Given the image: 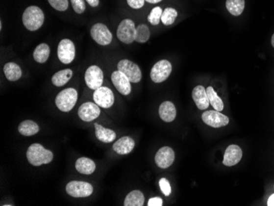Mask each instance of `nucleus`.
I'll use <instances>...</instances> for the list:
<instances>
[{
    "instance_id": "obj_11",
    "label": "nucleus",
    "mask_w": 274,
    "mask_h": 206,
    "mask_svg": "<svg viewBox=\"0 0 274 206\" xmlns=\"http://www.w3.org/2000/svg\"><path fill=\"white\" fill-rule=\"evenodd\" d=\"M202 120L205 124L219 129L222 127L226 126L229 123V118L226 115L220 113L219 111L209 110L204 112L202 114Z\"/></svg>"
},
{
    "instance_id": "obj_26",
    "label": "nucleus",
    "mask_w": 274,
    "mask_h": 206,
    "mask_svg": "<svg viewBox=\"0 0 274 206\" xmlns=\"http://www.w3.org/2000/svg\"><path fill=\"white\" fill-rule=\"evenodd\" d=\"M145 203V197L141 191H131L124 201L125 206H142Z\"/></svg>"
},
{
    "instance_id": "obj_37",
    "label": "nucleus",
    "mask_w": 274,
    "mask_h": 206,
    "mask_svg": "<svg viewBox=\"0 0 274 206\" xmlns=\"http://www.w3.org/2000/svg\"><path fill=\"white\" fill-rule=\"evenodd\" d=\"M86 2L93 8L98 7L99 3H100V0H86Z\"/></svg>"
},
{
    "instance_id": "obj_29",
    "label": "nucleus",
    "mask_w": 274,
    "mask_h": 206,
    "mask_svg": "<svg viewBox=\"0 0 274 206\" xmlns=\"http://www.w3.org/2000/svg\"><path fill=\"white\" fill-rule=\"evenodd\" d=\"M150 37V31L148 26L146 24H140L136 27V41L138 43H146Z\"/></svg>"
},
{
    "instance_id": "obj_3",
    "label": "nucleus",
    "mask_w": 274,
    "mask_h": 206,
    "mask_svg": "<svg viewBox=\"0 0 274 206\" xmlns=\"http://www.w3.org/2000/svg\"><path fill=\"white\" fill-rule=\"evenodd\" d=\"M78 99V93L74 88L64 89L56 96L55 103L58 109L63 112H69L75 106Z\"/></svg>"
},
{
    "instance_id": "obj_23",
    "label": "nucleus",
    "mask_w": 274,
    "mask_h": 206,
    "mask_svg": "<svg viewBox=\"0 0 274 206\" xmlns=\"http://www.w3.org/2000/svg\"><path fill=\"white\" fill-rule=\"evenodd\" d=\"M40 128L38 124L31 120H25L18 126V131L23 136H31L39 132Z\"/></svg>"
},
{
    "instance_id": "obj_30",
    "label": "nucleus",
    "mask_w": 274,
    "mask_h": 206,
    "mask_svg": "<svg viewBox=\"0 0 274 206\" xmlns=\"http://www.w3.org/2000/svg\"><path fill=\"white\" fill-rule=\"evenodd\" d=\"M177 18V12L173 8H167L164 9L162 14L161 22L165 26H170L174 24Z\"/></svg>"
},
{
    "instance_id": "obj_28",
    "label": "nucleus",
    "mask_w": 274,
    "mask_h": 206,
    "mask_svg": "<svg viewBox=\"0 0 274 206\" xmlns=\"http://www.w3.org/2000/svg\"><path fill=\"white\" fill-rule=\"evenodd\" d=\"M207 95L209 97V103L214 107V109L221 112L224 109V102L222 99L218 96V94L215 92L214 88L212 86H208L206 89Z\"/></svg>"
},
{
    "instance_id": "obj_31",
    "label": "nucleus",
    "mask_w": 274,
    "mask_h": 206,
    "mask_svg": "<svg viewBox=\"0 0 274 206\" xmlns=\"http://www.w3.org/2000/svg\"><path fill=\"white\" fill-rule=\"evenodd\" d=\"M163 10L160 7H156L151 10L150 13L148 16V21L152 25H159V23L161 21Z\"/></svg>"
},
{
    "instance_id": "obj_33",
    "label": "nucleus",
    "mask_w": 274,
    "mask_h": 206,
    "mask_svg": "<svg viewBox=\"0 0 274 206\" xmlns=\"http://www.w3.org/2000/svg\"><path fill=\"white\" fill-rule=\"evenodd\" d=\"M73 9L78 14H81L86 10V3L84 0H71Z\"/></svg>"
},
{
    "instance_id": "obj_25",
    "label": "nucleus",
    "mask_w": 274,
    "mask_h": 206,
    "mask_svg": "<svg viewBox=\"0 0 274 206\" xmlns=\"http://www.w3.org/2000/svg\"><path fill=\"white\" fill-rule=\"evenodd\" d=\"M50 53V46L46 43H42L35 48L33 53V57L35 62L39 63H45L48 60Z\"/></svg>"
},
{
    "instance_id": "obj_39",
    "label": "nucleus",
    "mask_w": 274,
    "mask_h": 206,
    "mask_svg": "<svg viewBox=\"0 0 274 206\" xmlns=\"http://www.w3.org/2000/svg\"><path fill=\"white\" fill-rule=\"evenodd\" d=\"M146 1L149 3H159L162 0H146Z\"/></svg>"
},
{
    "instance_id": "obj_18",
    "label": "nucleus",
    "mask_w": 274,
    "mask_h": 206,
    "mask_svg": "<svg viewBox=\"0 0 274 206\" xmlns=\"http://www.w3.org/2000/svg\"><path fill=\"white\" fill-rule=\"evenodd\" d=\"M135 147V141L130 136H124L113 144V151L119 154H127L131 153Z\"/></svg>"
},
{
    "instance_id": "obj_19",
    "label": "nucleus",
    "mask_w": 274,
    "mask_h": 206,
    "mask_svg": "<svg viewBox=\"0 0 274 206\" xmlns=\"http://www.w3.org/2000/svg\"><path fill=\"white\" fill-rule=\"evenodd\" d=\"M159 113L162 120L166 123H171L176 118V107L170 101H165L159 106Z\"/></svg>"
},
{
    "instance_id": "obj_10",
    "label": "nucleus",
    "mask_w": 274,
    "mask_h": 206,
    "mask_svg": "<svg viewBox=\"0 0 274 206\" xmlns=\"http://www.w3.org/2000/svg\"><path fill=\"white\" fill-rule=\"evenodd\" d=\"M85 80L89 88L96 91L103 84V73L98 66L89 67L85 74Z\"/></svg>"
},
{
    "instance_id": "obj_2",
    "label": "nucleus",
    "mask_w": 274,
    "mask_h": 206,
    "mask_svg": "<svg viewBox=\"0 0 274 206\" xmlns=\"http://www.w3.org/2000/svg\"><path fill=\"white\" fill-rule=\"evenodd\" d=\"M44 21V12L37 6H30L23 13V25L30 31H35L40 29L43 25Z\"/></svg>"
},
{
    "instance_id": "obj_40",
    "label": "nucleus",
    "mask_w": 274,
    "mask_h": 206,
    "mask_svg": "<svg viewBox=\"0 0 274 206\" xmlns=\"http://www.w3.org/2000/svg\"><path fill=\"white\" fill-rule=\"evenodd\" d=\"M271 43L272 46H273V47L274 48V34L273 35V36H272Z\"/></svg>"
},
{
    "instance_id": "obj_6",
    "label": "nucleus",
    "mask_w": 274,
    "mask_h": 206,
    "mask_svg": "<svg viewBox=\"0 0 274 206\" xmlns=\"http://www.w3.org/2000/svg\"><path fill=\"white\" fill-rule=\"evenodd\" d=\"M118 70L124 73L127 77L131 82L138 83L142 77L141 68L136 63L128 60L123 59L118 63Z\"/></svg>"
},
{
    "instance_id": "obj_15",
    "label": "nucleus",
    "mask_w": 274,
    "mask_h": 206,
    "mask_svg": "<svg viewBox=\"0 0 274 206\" xmlns=\"http://www.w3.org/2000/svg\"><path fill=\"white\" fill-rule=\"evenodd\" d=\"M174 158L175 153L174 150L169 146H164L156 153L155 163L160 169H168L174 163Z\"/></svg>"
},
{
    "instance_id": "obj_8",
    "label": "nucleus",
    "mask_w": 274,
    "mask_h": 206,
    "mask_svg": "<svg viewBox=\"0 0 274 206\" xmlns=\"http://www.w3.org/2000/svg\"><path fill=\"white\" fill-rule=\"evenodd\" d=\"M91 37L100 46H108L112 42L113 35L107 26L103 23H96L91 27Z\"/></svg>"
},
{
    "instance_id": "obj_32",
    "label": "nucleus",
    "mask_w": 274,
    "mask_h": 206,
    "mask_svg": "<svg viewBox=\"0 0 274 206\" xmlns=\"http://www.w3.org/2000/svg\"><path fill=\"white\" fill-rule=\"evenodd\" d=\"M52 8L59 12H64L68 8V0H48Z\"/></svg>"
},
{
    "instance_id": "obj_38",
    "label": "nucleus",
    "mask_w": 274,
    "mask_h": 206,
    "mask_svg": "<svg viewBox=\"0 0 274 206\" xmlns=\"http://www.w3.org/2000/svg\"><path fill=\"white\" fill-rule=\"evenodd\" d=\"M267 205H268V206H274V194H273L269 197L268 202H267Z\"/></svg>"
},
{
    "instance_id": "obj_9",
    "label": "nucleus",
    "mask_w": 274,
    "mask_h": 206,
    "mask_svg": "<svg viewBox=\"0 0 274 206\" xmlns=\"http://www.w3.org/2000/svg\"><path fill=\"white\" fill-rule=\"evenodd\" d=\"M75 56V48L73 41L68 39L61 40L58 46V59L64 64H69L74 60Z\"/></svg>"
},
{
    "instance_id": "obj_22",
    "label": "nucleus",
    "mask_w": 274,
    "mask_h": 206,
    "mask_svg": "<svg viewBox=\"0 0 274 206\" xmlns=\"http://www.w3.org/2000/svg\"><path fill=\"white\" fill-rule=\"evenodd\" d=\"M3 73L6 78L10 81L19 80L23 75L20 67L17 63H12V62L6 63L3 67Z\"/></svg>"
},
{
    "instance_id": "obj_21",
    "label": "nucleus",
    "mask_w": 274,
    "mask_h": 206,
    "mask_svg": "<svg viewBox=\"0 0 274 206\" xmlns=\"http://www.w3.org/2000/svg\"><path fill=\"white\" fill-rule=\"evenodd\" d=\"M96 129V136L99 141L103 143H110L116 139V133L111 129H105L100 124H95Z\"/></svg>"
},
{
    "instance_id": "obj_24",
    "label": "nucleus",
    "mask_w": 274,
    "mask_h": 206,
    "mask_svg": "<svg viewBox=\"0 0 274 206\" xmlns=\"http://www.w3.org/2000/svg\"><path fill=\"white\" fill-rule=\"evenodd\" d=\"M73 71L71 69H63L56 73L52 77V83L55 86L61 87L68 83L73 77Z\"/></svg>"
},
{
    "instance_id": "obj_12",
    "label": "nucleus",
    "mask_w": 274,
    "mask_h": 206,
    "mask_svg": "<svg viewBox=\"0 0 274 206\" xmlns=\"http://www.w3.org/2000/svg\"><path fill=\"white\" fill-rule=\"evenodd\" d=\"M94 101L99 106L103 108H110L114 103V95L111 89L101 86L95 91Z\"/></svg>"
},
{
    "instance_id": "obj_36",
    "label": "nucleus",
    "mask_w": 274,
    "mask_h": 206,
    "mask_svg": "<svg viewBox=\"0 0 274 206\" xmlns=\"http://www.w3.org/2000/svg\"><path fill=\"white\" fill-rule=\"evenodd\" d=\"M149 206H163V200L159 197H153L150 199L148 202Z\"/></svg>"
},
{
    "instance_id": "obj_13",
    "label": "nucleus",
    "mask_w": 274,
    "mask_h": 206,
    "mask_svg": "<svg viewBox=\"0 0 274 206\" xmlns=\"http://www.w3.org/2000/svg\"><path fill=\"white\" fill-rule=\"evenodd\" d=\"M100 115V108L97 103L86 102L78 109V116L84 122H91Z\"/></svg>"
},
{
    "instance_id": "obj_34",
    "label": "nucleus",
    "mask_w": 274,
    "mask_h": 206,
    "mask_svg": "<svg viewBox=\"0 0 274 206\" xmlns=\"http://www.w3.org/2000/svg\"><path fill=\"white\" fill-rule=\"evenodd\" d=\"M159 186H160V189H161L162 192L164 193V196H169L171 195V186H170V183L168 181V179H164V178L160 179Z\"/></svg>"
},
{
    "instance_id": "obj_35",
    "label": "nucleus",
    "mask_w": 274,
    "mask_h": 206,
    "mask_svg": "<svg viewBox=\"0 0 274 206\" xmlns=\"http://www.w3.org/2000/svg\"><path fill=\"white\" fill-rule=\"evenodd\" d=\"M127 4L134 9H139L145 5L146 0H126Z\"/></svg>"
},
{
    "instance_id": "obj_7",
    "label": "nucleus",
    "mask_w": 274,
    "mask_h": 206,
    "mask_svg": "<svg viewBox=\"0 0 274 206\" xmlns=\"http://www.w3.org/2000/svg\"><path fill=\"white\" fill-rule=\"evenodd\" d=\"M172 73V64L169 61L160 60L151 69L150 77L153 82L161 83L169 77Z\"/></svg>"
},
{
    "instance_id": "obj_16",
    "label": "nucleus",
    "mask_w": 274,
    "mask_h": 206,
    "mask_svg": "<svg viewBox=\"0 0 274 206\" xmlns=\"http://www.w3.org/2000/svg\"><path fill=\"white\" fill-rule=\"evenodd\" d=\"M242 158V149L237 145H231L226 148L224 154V164L231 167L239 163Z\"/></svg>"
},
{
    "instance_id": "obj_4",
    "label": "nucleus",
    "mask_w": 274,
    "mask_h": 206,
    "mask_svg": "<svg viewBox=\"0 0 274 206\" xmlns=\"http://www.w3.org/2000/svg\"><path fill=\"white\" fill-rule=\"evenodd\" d=\"M136 26L133 21L130 19L122 21L117 30V36L119 40L126 45H130L136 40Z\"/></svg>"
},
{
    "instance_id": "obj_1",
    "label": "nucleus",
    "mask_w": 274,
    "mask_h": 206,
    "mask_svg": "<svg viewBox=\"0 0 274 206\" xmlns=\"http://www.w3.org/2000/svg\"><path fill=\"white\" fill-rule=\"evenodd\" d=\"M26 158L33 166H41L52 162L53 154L41 144H32L26 151Z\"/></svg>"
},
{
    "instance_id": "obj_27",
    "label": "nucleus",
    "mask_w": 274,
    "mask_h": 206,
    "mask_svg": "<svg viewBox=\"0 0 274 206\" xmlns=\"http://www.w3.org/2000/svg\"><path fill=\"white\" fill-rule=\"evenodd\" d=\"M226 9L231 15L240 16L245 8V0H226Z\"/></svg>"
},
{
    "instance_id": "obj_5",
    "label": "nucleus",
    "mask_w": 274,
    "mask_h": 206,
    "mask_svg": "<svg viewBox=\"0 0 274 206\" xmlns=\"http://www.w3.org/2000/svg\"><path fill=\"white\" fill-rule=\"evenodd\" d=\"M66 191L75 198H84L93 193V186L86 181H72L66 186Z\"/></svg>"
},
{
    "instance_id": "obj_17",
    "label": "nucleus",
    "mask_w": 274,
    "mask_h": 206,
    "mask_svg": "<svg viewBox=\"0 0 274 206\" xmlns=\"http://www.w3.org/2000/svg\"><path fill=\"white\" fill-rule=\"evenodd\" d=\"M192 98L200 110H205L209 108V97L207 95L206 89H204V86H196L192 91Z\"/></svg>"
},
{
    "instance_id": "obj_14",
    "label": "nucleus",
    "mask_w": 274,
    "mask_h": 206,
    "mask_svg": "<svg viewBox=\"0 0 274 206\" xmlns=\"http://www.w3.org/2000/svg\"><path fill=\"white\" fill-rule=\"evenodd\" d=\"M111 78L113 86H115V88L118 90L119 93H121L124 96H127L131 93V81L125 74L121 73L120 71H115L113 72Z\"/></svg>"
},
{
    "instance_id": "obj_20",
    "label": "nucleus",
    "mask_w": 274,
    "mask_h": 206,
    "mask_svg": "<svg viewBox=\"0 0 274 206\" xmlns=\"http://www.w3.org/2000/svg\"><path fill=\"white\" fill-rule=\"evenodd\" d=\"M75 166L77 172L81 174H86V175L93 174L96 169L95 162L91 158H86V157L78 158L75 162Z\"/></svg>"
}]
</instances>
